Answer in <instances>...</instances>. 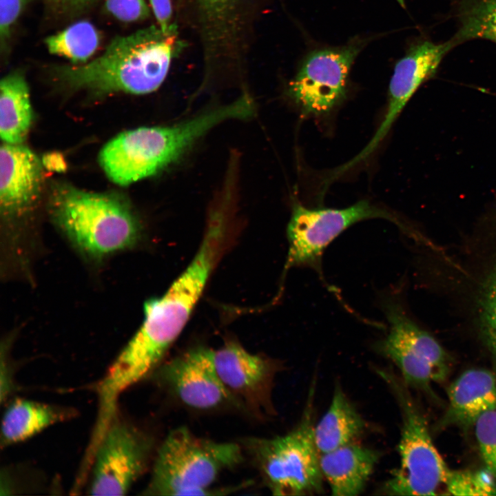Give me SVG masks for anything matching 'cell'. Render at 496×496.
I'll return each mask as SVG.
<instances>
[{"instance_id":"obj_7","label":"cell","mask_w":496,"mask_h":496,"mask_svg":"<svg viewBox=\"0 0 496 496\" xmlns=\"http://www.w3.org/2000/svg\"><path fill=\"white\" fill-rule=\"evenodd\" d=\"M316 381L302 417L289 433L271 438L249 437L244 446L265 486L274 495H306L323 491V475L313 428Z\"/></svg>"},{"instance_id":"obj_9","label":"cell","mask_w":496,"mask_h":496,"mask_svg":"<svg viewBox=\"0 0 496 496\" xmlns=\"http://www.w3.org/2000/svg\"><path fill=\"white\" fill-rule=\"evenodd\" d=\"M381 305L389 331L375 343V351L397 366L408 387L435 398L431 382H442L448 375L451 363L447 353L408 316L396 298L386 296Z\"/></svg>"},{"instance_id":"obj_1","label":"cell","mask_w":496,"mask_h":496,"mask_svg":"<svg viewBox=\"0 0 496 496\" xmlns=\"http://www.w3.org/2000/svg\"><path fill=\"white\" fill-rule=\"evenodd\" d=\"M231 209L225 203L211 209L190 263L164 295L145 302L142 324L114 361L124 380L135 383L153 372L185 327L209 276L232 242Z\"/></svg>"},{"instance_id":"obj_20","label":"cell","mask_w":496,"mask_h":496,"mask_svg":"<svg viewBox=\"0 0 496 496\" xmlns=\"http://www.w3.org/2000/svg\"><path fill=\"white\" fill-rule=\"evenodd\" d=\"M74 414L72 409L16 399L7 407L2 418L1 445L7 446L24 441Z\"/></svg>"},{"instance_id":"obj_19","label":"cell","mask_w":496,"mask_h":496,"mask_svg":"<svg viewBox=\"0 0 496 496\" xmlns=\"http://www.w3.org/2000/svg\"><path fill=\"white\" fill-rule=\"evenodd\" d=\"M366 427L364 420L341 386L337 384L329 409L314 426V440L319 453H325L355 442Z\"/></svg>"},{"instance_id":"obj_29","label":"cell","mask_w":496,"mask_h":496,"mask_svg":"<svg viewBox=\"0 0 496 496\" xmlns=\"http://www.w3.org/2000/svg\"><path fill=\"white\" fill-rule=\"evenodd\" d=\"M158 25L165 33L179 31L175 22L173 0H148Z\"/></svg>"},{"instance_id":"obj_8","label":"cell","mask_w":496,"mask_h":496,"mask_svg":"<svg viewBox=\"0 0 496 496\" xmlns=\"http://www.w3.org/2000/svg\"><path fill=\"white\" fill-rule=\"evenodd\" d=\"M395 397L402 415L400 465L378 490L387 495H434L451 469L436 448L425 418L401 377L391 369H376Z\"/></svg>"},{"instance_id":"obj_12","label":"cell","mask_w":496,"mask_h":496,"mask_svg":"<svg viewBox=\"0 0 496 496\" xmlns=\"http://www.w3.org/2000/svg\"><path fill=\"white\" fill-rule=\"evenodd\" d=\"M152 447L147 434L114 418L94 453L89 494L125 495L146 468Z\"/></svg>"},{"instance_id":"obj_23","label":"cell","mask_w":496,"mask_h":496,"mask_svg":"<svg viewBox=\"0 0 496 496\" xmlns=\"http://www.w3.org/2000/svg\"><path fill=\"white\" fill-rule=\"evenodd\" d=\"M100 34L87 21H79L45 39L48 52L74 64L87 63L100 45Z\"/></svg>"},{"instance_id":"obj_21","label":"cell","mask_w":496,"mask_h":496,"mask_svg":"<svg viewBox=\"0 0 496 496\" xmlns=\"http://www.w3.org/2000/svg\"><path fill=\"white\" fill-rule=\"evenodd\" d=\"M33 118L30 92L25 77L13 72L0 82V136L4 143L22 144Z\"/></svg>"},{"instance_id":"obj_3","label":"cell","mask_w":496,"mask_h":496,"mask_svg":"<svg viewBox=\"0 0 496 496\" xmlns=\"http://www.w3.org/2000/svg\"><path fill=\"white\" fill-rule=\"evenodd\" d=\"M270 0H173L175 22L196 39L205 76L242 75Z\"/></svg>"},{"instance_id":"obj_10","label":"cell","mask_w":496,"mask_h":496,"mask_svg":"<svg viewBox=\"0 0 496 496\" xmlns=\"http://www.w3.org/2000/svg\"><path fill=\"white\" fill-rule=\"evenodd\" d=\"M377 218L387 219L404 230L409 228L397 216L366 200L342 209H311L293 203L287 229L285 271L299 266L319 270L323 251L335 238L357 223Z\"/></svg>"},{"instance_id":"obj_16","label":"cell","mask_w":496,"mask_h":496,"mask_svg":"<svg viewBox=\"0 0 496 496\" xmlns=\"http://www.w3.org/2000/svg\"><path fill=\"white\" fill-rule=\"evenodd\" d=\"M42 161L22 144L3 143L0 149V206L7 220L23 216L39 198Z\"/></svg>"},{"instance_id":"obj_22","label":"cell","mask_w":496,"mask_h":496,"mask_svg":"<svg viewBox=\"0 0 496 496\" xmlns=\"http://www.w3.org/2000/svg\"><path fill=\"white\" fill-rule=\"evenodd\" d=\"M458 30L451 39L454 46L476 39L496 43V0H457Z\"/></svg>"},{"instance_id":"obj_17","label":"cell","mask_w":496,"mask_h":496,"mask_svg":"<svg viewBox=\"0 0 496 496\" xmlns=\"http://www.w3.org/2000/svg\"><path fill=\"white\" fill-rule=\"evenodd\" d=\"M448 406L440 427L474 425L485 413L496 409V378L484 369L462 373L447 389Z\"/></svg>"},{"instance_id":"obj_24","label":"cell","mask_w":496,"mask_h":496,"mask_svg":"<svg viewBox=\"0 0 496 496\" xmlns=\"http://www.w3.org/2000/svg\"><path fill=\"white\" fill-rule=\"evenodd\" d=\"M495 477L486 471L450 470L444 484L453 495H496Z\"/></svg>"},{"instance_id":"obj_5","label":"cell","mask_w":496,"mask_h":496,"mask_svg":"<svg viewBox=\"0 0 496 496\" xmlns=\"http://www.w3.org/2000/svg\"><path fill=\"white\" fill-rule=\"evenodd\" d=\"M52 220L83 256L101 260L134 247L141 227L121 198L66 184L56 185L50 199Z\"/></svg>"},{"instance_id":"obj_6","label":"cell","mask_w":496,"mask_h":496,"mask_svg":"<svg viewBox=\"0 0 496 496\" xmlns=\"http://www.w3.org/2000/svg\"><path fill=\"white\" fill-rule=\"evenodd\" d=\"M240 446L194 435L187 428L171 431L161 445L144 495H214L238 490L212 489L219 474L242 460Z\"/></svg>"},{"instance_id":"obj_13","label":"cell","mask_w":496,"mask_h":496,"mask_svg":"<svg viewBox=\"0 0 496 496\" xmlns=\"http://www.w3.org/2000/svg\"><path fill=\"white\" fill-rule=\"evenodd\" d=\"M214 349L193 347L155 371V380L183 405L199 411L242 409L229 392L215 368Z\"/></svg>"},{"instance_id":"obj_15","label":"cell","mask_w":496,"mask_h":496,"mask_svg":"<svg viewBox=\"0 0 496 496\" xmlns=\"http://www.w3.org/2000/svg\"><path fill=\"white\" fill-rule=\"evenodd\" d=\"M455 48L451 40L435 43L423 39L412 43L394 67L388 92L386 112L366 147L349 163L352 166L368 156L388 134L404 107L425 82L437 73L445 55Z\"/></svg>"},{"instance_id":"obj_26","label":"cell","mask_w":496,"mask_h":496,"mask_svg":"<svg viewBox=\"0 0 496 496\" xmlns=\"http://www.w3.org/2000/svg\"><path fill=\"white\" fill-rule=\"evenodd\" d=\"M474 426L486 468L496 478V409L483 414Z\"/></svg>"},{"instance_id":"obj_4","label":"cell","mask_w":496,"mask_h":496,"mask_svg":"<svg viewBox=\"0 0 496 496\" xmlns=\"http://www.w3.org/2000/svg\"><path fill=\"white\" fill-rule=\"evenodd\" d=\"M247 101L207 111L172 126L143 127L123 132L101 149L99 161L109 179L127 186L156 174L180 157L198 138L220 122L244 118Z\"/></svg>"},{"instance_id":"obj_11","label":"cell","mask_w":496,"mask_h":496,"mask_svg":"<svg viewBox=\"0 0 496 496\" xmlns=\"http://www.w3.org/2000/svg\"><path fill=\"white\" fill-rule=\"evenodd\" d=\"M369 41L357 37L345 45L315 49L304 56L287 90L304 114L323 115L345 98L351 67Z\"/></svg>"},{"instance_id":"obj_25","label":"cell","mask_w":496,"mask_h":496,"mask_svg":"<svg viewBox=\"0 0 496 496\" xmlns=\"http://www.w3.org/2000/svg\"><path fill=\"white\" fill-rule=\"evenodd\" d=\"M484 281L479 300L480 330L486 346L496 357V262Z\"/></svg>"},{"instance_id":"obj_30","label":"cell","mask_w":496,"mask_h":496,"mask_svg":"<svg viewBox=\"0 0 496 496\" xmlns=\"http://www.w3.org/2000/svg\"><path fill=\"white\" fill-rule=\"evenodd\" d=\"M23 0H0V35L1 41L8 39L11 27L21 11Z\"/></svg>"},{"instance_id":"obj_18","label":"cell","mask_w":496,"mask_h":496,"mask_svg":"<svg viewBox=\"0 0 496 496\" xmlns=\"http://www.w3.org/2000/svg\"><path fill=\"white\" fill-rule=\"evenodd\" d=\"M380 457L379 451L355 442L320 454L322 474L331 494L356 496L362 493Z\"/></svg>"},{"instance_id":"obj_14","label":"cell","mask_w":496,"mask_h":496,"mask_svg":"<svg viewBox=\"0 0 496 496\" xmlns=\"http://www.w3.org/2000/svg\"><path fill=\"white\" fill-rule=\"evenodd\" d=\"M213 358L220 380L243 410L259 415L275 413L272 387L280 369L276 360L251 353L234 341L214 350Z\"/></svg>"},{"instance_id":"obj_2","label":"cell","mask_w":496,"mask_h":496,"mask_svg":"<svg viewBox=\"0 0 496 496\" xmlns=\"http://www.w3.org/2000/svg\"><path fill=\"white\" fill-rule=\"evenodd\" d=\"M185 45L179 31L165 33L152 25L116 37L92 61L55 67L54 73L62 83L75 90L100 94H147L160 87L172 59Z\"/></svg>"},{"instance_id":"obj_27","label":"cell","mask_w":496,"mask_h":496,"mask_svg":"<svg viewBox=\"0 0 496 496\" xmlns=\"http://www.w3.org/2000/svg\"><path fill=\"white\" fill-rule=\"evenodd\" d=\"M110 14L123 22H136L147 19L150 9L145 0H105Z\"/></svg>"},{"instance_id":"obj_31","label":"cell","mask_w":496,"mask_h":496,"mask_svg":"<svg viewBox=\"0 0 496 496\" xmlns=\"http://www.w3.org/2000/svg\"><path fill=\"white\" fill-rule=\"evenodd\" d=\"M41 161L43 165L50 171L61 172L66 169L64 158L58 152H54L44 154Z\"/></svg>"},{"instance_id":"obj_28","label":"cell","mask_w":496,"mask_h":496,"mask_svg":"<svg viewBox=\"0 0 496 496\" xmlns=\"http://www.w3.org/2000/svg\"><path fill=\"white\" fill-rule=\"evenodd\" d=\"M48 10L63 19H73L92 8L100 0H43Z\"/></svg>"}]
</instances>
